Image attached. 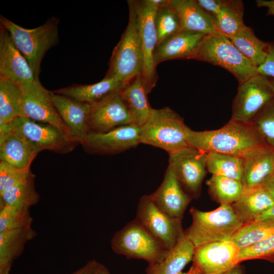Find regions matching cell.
I'll return each mask as SVG.
<instances>
[{
  "mask_svg": "<svg viewBox=\"0 0 274 274\" xmlns=\"http://www.w3.org/2000/svg\"><path fill=\"white\" fill-rule=\"evenodd\" d=\"M189 146L207 152H215L243 158L252 150L266 145L252 123L230 120L215 130L194 131L186 129Z\"/></svg>",
  "mask_w": 274,
  "mask_h": 274,
  "instance_id": "6da1fadb",
  "label": "cell"
},
{
  "mask_svg": "<svg viewBox=\"0 0 274 274\" xmlns=\"http://www.w3.org/2000/svg\"><path fill=\"white\" fill-rule=\"evenodd\" d=\"M59 19L53 16L33 28L21 27L0 15V24L9 32L14 43L27 60L35 79H39L41 64L47 51L59 43Z\"/></svg>",
  "mask_w": 274,
  "mask_h": 274,
  "instance_id": "7a4b0ae2",
  "label": "cell"
},
{
  "mask_svg": "<svg viewBox=\"0 0 274 274\" xmlns=\"http://www.w3.org/2000/svg\"><path fill=\"white\" fill-rule=\"evenodd\" d=\"M190 213L192 222L185 233L195 248L213 242L230 241L244 224L232 204H221L210 212L192 208Z\"/></svg>",
  "mask_w": 274,
  "mask_h": 274,
  "instance_id": "3957f363",
  "label": "cell"
},
{
  "mask_svg": "<svg viewBox=\"0 0 274 274\" xmlns=\"http://www.w3.org/2000/svg\"><path fill=\"white\" fill-rule=\"evenodd\" d=\"M127 25L114 48L105 77L113 78L126 84L141 75L143 54L138 27L135 1H128Z\"/></svg>",
  "mask_w": 274,
  "mask_h": 274,
  "instance_id": "277c9868",
  "label": "cell"
},
{
  "mask_svg": "<svg viewBox=\"0 0 274 274\" xmlns=\"http://www.w3.org/2000/svg\"><path fill=\"white\" fill-rule=\"evenodd\" d=\"M192 59L220 66L231 73L241 84L258 75L254 66L229 38L215 31L207 35Z\"/></svg>",
  "mask_w": 274,
  "mask_h": 274,
  "instance_id": "5b68a950",
  "label": "cell"
},
{
  "mask_svg": "<svg viewBox=\"0 0 274 274\" xmlns=\"http://www.w3.org/2000/svg\"><path fill=\"white\" fill-rule=\"evenodd\" d=\"M188 126L177 113L169 107L153 109L147 122L140 127L141 143L161 148L168 153L189 146Z\"/></svg>",
  "mask_w": 274,
  "mask_h": 274,
  "instance_id": "8992f818",
  "label": "cell"
},
{
  "mask_svg": "<svg viewBox=\"0 0 274 274\" xmlns=\"http://www.w3.org/2000/svg\"><path fill=\"white\" fill-rule=\"evenodd\" d=\"M111 245L115 253L146 260L149 264L160 262L170 251L135 219L114 234Z\"/></svg>",
  "mask_w": 274,
  "mask_h": 274,
  "instance_id": "52a82bcc",
  "label": "cell"
},
{
  "mask_svg": "<svg viewBox=\"0 0 274 274\" xmlns=\"http://www.w3.org/2000/svg\"><path fill=\"white\" fill-rule=\"evenodd\" d=\"M8 125L28 142L37 154L44 150L67 154L79 145L57 127L27 117H19Z\"/></svg>",
  "mask_w": 274,
  "mask_h": 274,
  "instance_id": "ba28073f",
  "label": "cell"
},
{
  "mask_svg": "<svg viewBox=\"0 0 274 274\" xmlns=\"http://www.w3.org/2000/svg\"><path fill=\"white\" fill-rule=\"evenodd\" d=\"M274 93L268 78L258 74L239 84L233 102L231 120L251 123L271 100Z\"/></svg>",
  "mask_w": 274,
  "mask_h": 274,
  "instance_id": "9c48e42d",
  "label": "cell"
},
{
  "mask_svg": "<svg viewBox=\"0 0 274 274\" xmlns=\"http://www.w3.org/2000/svg\"><path fill=\"white\" fill-rule=\"evenodd\" d=\"M137 23L143 54L141 77L148 93L155 86L158 75L153 60V52L157 44L154 16L158 7L151 0L135 1Z\"/></svg>",
  "mask_w": 274,
  "mask_h": 274,
  "instance_id": "30bf717a",
  "label": "cell"
},
{
  "mask_svg": "<svg viewBox=\"0 0 274 274\" xmlns=\"http://www.w3.org/2000/svg\"><path fill=\"white\" fill-rule=\"evenodd\" d=\"M208 152L187 146L168 153V165L191 197L199 195L206 174Z\"/></svg>",
  "mask_w": 274,
  "mask_h": 274,
  "instance_id": "8fae6325",
  "label": "cell"
},
{
  "mask_svg": "<svg viewBox=\"0 0 274 274\" xmlns=\"http://www.w3.org/2000/svg\"><path fill=\"white\" fill-rule=\"evenodd\" d=\"M136 220L171 250L184 233L181 220L160 210L149 195H144L138 205Z\"/></svg>",
  "mask_w": 274,
  "mask_h": 274,
  "instance_id": "7c38bea8",
  "label": "cell"
},
{
  "mask_svg": "<svg viewBox=\"0 0 274 274\" xmlns=\"http://www.w3.org/2000/svg\"><path fill=\"white\" fill-rule=\"evenodd\" d=\"M20 86L23 95L24 116L37 122L52 124L71 138L68 128L54 107L50 91L42 85L40 80L35 79Z\"/></svg>",
  "mask_w": 274,
  "mask_h": 274,
  "instance_id": "4fadbf2b",
  "label": "cell"
},
{
  "mask_svg": "<svg viewBox=\"0 0 274 274\" xmlns=\"http://www.w3.org/2000/svg\"><path fill=\"white\" fill-rule=\"evenodd\" d=\"M140 127L132 124L102 133L89 132L81 144L88 153L113 155L135 148L141 143Z\"/></svg>",
  "mask_w": 274,
  "mask_h": 274,
  "instance_id": "5bb4252c",
  "label": "cell"
},
{
  "mask_svg": "<svg viewBox=\"0 0 274 274\" xmlns=\"http://www.w3.org/2000/svg\"><path fill=\"white\" fill-rule=\"evenodd\" d=\"M239 251L231 241L207 244L195 248L193 264L202 274H222L239 264Z\"/></svg>",
  "mask_w": 274,
  "mask_h": 274,
  "instance_id": "9a60e30c",
  "label": "cell"
},
{
  "mask_svg": "<svg viewBox=\"0 0 274 274\" xmlns=\"http://www.w3.org/2000/svg\"><path fill=\"white\" fill-rule=\"evenodd\" d=\"M132 124L131 116L120 94L115 92L91 105L89 132L102 133Z\"/></svg>",
  "mask_w": 274,
  "mask_h": 274,
  "instance_id": "2e32d148",
  "label": "cell"
},
{
  "mask_svg": "<svg viewBox=\"0 0 274 274\" xmlns=\"http://www.w3.org/2000/svg\"><path fill=\"white\" fill-rule=\"evenodd\" d=\"M0 76L20 85L32 82L33 73L8 31L0 24Z\"/></svg>",
  "mask_w": 274,
  "mask_h": 274,
  "instance_id": "e0dca14e",
  "label": "cell"
},
{
  "mask_svg": "<svg viewBox=\"0 0 274 274\" xmlns=\"http://www.w3.org/2000/svg\"><path fill=\"white\" fill-rule=\"evenodd\" d=\"M54 107L68 128L72 139L81 145L89 132L88 120L91 105L79 102L50 91Z\"/></svg>",
  "mask_w": 274,
  "mask_h": 274,
  "instance_id": "ac0fdd59",
  "label": "cell"
},
{
  "mask_svg": "<svg viewBox=\"0 0 274 274\" xmlns=\"http://www.w3.org/2000/svg\"><path fill=\"white\" fill-rule=\"evenodd\" d=\"M149 196L160 210L181 220L191 199L169 166L159 187Z\"/></svg>",
  "mask_w": 274,
  "mask_h": 274,
  "instance_id": "d6986e66",
  "label": "cell"
},
{
  "mask_svg": "<svg viewBox=\"0 0 274 274\" xmlns=\"http://www.w3.org/2000/svg\"><path fill=\"white\" fill-rule=\"evenodd\" d=\"M207 35L191 31H180L165 39L155 49V65L164 61L192 59Z\"/></svg>",
  "mask_w": 274,
  "mask_h": 274,
  "instance_id": "ffe728a7",
  "label": "cell"
},
{
  "mask_svg": "<svg viewBox=\"0 0 274 274\" xmlns=\"http://www.w3.org/2000/svg\"><path fill=\"white\" fill-rule=\"evenodd\" d=\"M37 155L28 143L8 125L0 126V161L19 169L30 168Z\"/></svg>",
  "mask_w": 274,
  "mask_h": 274,
  "instance_id": "44dd1931",
  "label": "cell"
},
{
  "mask_svg": "<svg viewBox=\"0 0 274 274\" xmlns=\"http://www.w3.org/2000/svg\"><path fill=\"white\" fill-rule=\"evenodd\" d=\"M245 189L264 184L274 176V149L264 145L246 155L243 158Z\"/></svg>",
  "mask_w": 274,
  "mask_h": 274,
  "instance_id": "7402d4cb",
  "label": "cell"
},
{
  "mask_svg": "<svg viewBox=\"0 0 274 274\" xmlns=\"http://www.w3.org/2000/svg\"><path fill=\"white\" fill-rule=\"evenodd\" d=\"M177 13L180 31H191L208 35L216 30L212 16L195 0H169Z\"/></svg>",
  "mask_w": 274,
  "mask_h": 274,
  "instance_id": "603a6c76",
  "label": "cell"
},
{
  "mask_svg": "<svg viewBox=\"0 0 274 274\" xmlns=\"http://www.w3.org/2000/svg\"><path fill=\"white\" fill-rule=\"evenodd\" d=\"M234 212L244 224L255 221L274 204V200L262 184L245 189L240 198L231 204Z\"/></svg>",
  "mask_w": 274,
  "mask_h": 274,
  "instance_id": "cb8c5ba5",
  "label": "cell"
},
{
  "mask_svg": "<svg viewBox=\"0 0 274 274\" xmlns=\"http://www.w3.org/2000/svg\"><path fill=\"white\" fill-rule=\"evenodd\" d=\"M125 84L116 79L105 77L96 83L85 85L74 84L53 92L91 105L120 91Z\"/></svg>",
  "mask_w": 274,
  "mask_h": 274,
  "instance_id": "d4e9b609",
  "label": "cell"
},
{
  "mask_svg": "<svg viewBox=\"0 0 274 274\" xmlns=\"http://www.w3.org/2000/svg\"><path fill=\"white\" fill-rule=\"evenodd\" d=\"M148 92L141 75L126 83L120 94L132 120V124L141 127L147 122L153 108L147 98Z\"/></svg>",
  "mask_w": 274,
  "mask_h": 274,
  "instance_id": "484cf974",
  "label": "cell"
},
{
  "mask_svg": "<svg viewBox=\"0 0 274 274\" xmlns=\"http://www.w3.org/2000/svg\"><path fill=\"white\" fill-rule=\"evenodd\" d=\"M36 235L32 228L0 232V274L10 273L14 260Z\"/></svg>",
  "mask_w": 274,
  "mask_h": 274,
  "instance_id": "4316f807",
  "label": "cell"
},
{
  "mask_svg": "<svg viewBox=\"0 0 274 274\" xmlns=\"http://www.w3.org/2000/svg\"><path fill=\"white\" fill-rule=\"evenodd\" d=\"M195 248L188 238L185 231L174 248L160 262L149 264L147 274H179L193 259Z\"/></svg>",
  "mask_w": 274,
  "mask_h": 274,
  "instance_id": "83f0119b",
  "label": "cell"
},
{
  "mask_svg": "<svg viewBox=\"0 0 274 274\" xmlns=\"http://www.w3.org/2000/svg\"><path fill=\"white\" fill-rule=\"evenodd\" d=\"M24 116L23 95L20 84L0 76V126Z\"/></svg>",
  "mask_w": 274,
  "mask_h": 274,
  "instance_id": "f1b7e54d",
  "label": "cell"
},
{
  "mask_svg": "<svg viewBox=\"0 0 274 274\" xmlns=\"http://www.w3.org/2000/svg\"><path fill=\"white\" fill-rule=\"evenodd\" d=\"M240 52L256 67L263 63L268 43L258 39L253 30L245 25L236 34L228 37Z\"/></svg>",
  "mask_w": 274,
  "mask_h": 274,
  "instance_id": "f546056e",
  "label": "cell"
},
{
  "mask_svg": "<svg viewBox=\"0 0 274 274\" xmlns=\"http://www.w3.org/2000/svg\"><path fill=\"white\" fill-rule=\"evenodd\" d=\"M35 179V176L32 174L26 180L1 192V207L6 205L29 209L36 204L39 194L36 190Z\"/></svg>",
  "mask_w": 274,
  "mask_h": 274,
  "instance_id": "4dcf8cb0",
  "label": "cell"
},
{
  "mask_svg": "<svg viewBox=\"0 0 274 274\" xmlns=\"http://www.w3.org/2000/svg\"><path fill=\"white\" fill-rule=\"evenodd\" d=\"M243 17L244 5L242 1L224 0L219 13L213 20L216 30L230 37L245 26Z\"/></svg>",
  "mask_w": 274,
  "mask_h": 274,
  "instance_id": "1f68e13d",
  "label": "cell"
},
{
  "mask_svg": "<svg viewBox=\"0 0 274 274\" xmlns=\"http://www.w3.org/2000/svg\"><path fill=\"white\" fill-rule=\"evenodd\" d=\"M207 168L212 175L223 176L243 181V158L215 152H208Z\"/></svg>",
  "mask_w": 274,
  "mask_h": 274,
  "instance_id": "d6a6232c",
  "label": "cell"
},
{
  "mask_svg": "<svg viewBox=\"0 0 274 274\" xmlns=\"http://www.w3.org/2000/svg\"><path fill=\"white\" fill-rule=\"evenodd\" d=\"M274 235V219L256 220L243 224L230 240L240 249Z\"/></svg>",
  "mask_w": 274,
  "mask_h": 274,
  "instance_id": "836d02e7",
  "label": "cell"
},
{
  "mask_svg": "<svg viewBox=\"0 0 274 274\" xmlns=\"http://www.w3.org/2000/svg\"><path fill=\"white\" fill-rule=\"evenodd\" d=\"M206 183L212 196L221 204L233 203L245 191L242 181L223 176L212 175Z\"/></svg>",
  "mask_w": 274,
  "mask_h": 274,
  "instance_id": "e575fe53",
  "label": "cell"
},
{
  "mask_svg": "<svg viewBox=\"0 0 274 274\" xmlns=\"http://www.w3.org/2000/svg\"><path fill=\"white\" fill-rule=\"evenodd\" d=\"M154 24L157 35V46L167 38L180 31V19L169 1L167 4L157 8Z\"/></svg>",
  "mask_w": 274,
  "mask_h": 274,
  "instance_id": "d590c367",
  "label": "cell"
},
{
  "mask_svg": "<svg viewBox=\"0 0 274 274\" xmlns=\"http://www.w3.org/2000/svg\"><path fill=\"white\" fill-rule=\"evenodd\" d=\"M29 209L6 205L1 206L0 232L31 228L33 219Z\"/></svg>",
  "mask_w": 274,
  "mask_h": 274,
  "instance_id": "8d00e7d4",
  "label": "cell"
},
{
  "mask_svg": "<svg viewBox=\"0 0 274 274\" xmlns=\"http://www.w3.org/2000/svg\"><path fill=\"white\" fill-rule=\"evenodd\" d=\"M251 123L260 134L266 145L274 149V99L266 105Z\"/></svg>",
  "mask_w": 274,
  "mask_h": 274,
  "instance_id": "74e56055",
  "label": "cell"
},
{
  "mask_svg": "<svg viewBox=\"0 0 274 274\" xmlns=\"http://www.w3.org/2000/svg\"><path fill=\"white\" fill-rule=\"evenodd\" d=\"M257 259L274 263V235L240 249L239 263L245 260Z\"/></svg>",
  "mask_w": 274,
  "mask_h": 274,
  "instance_id": "f35d334b",
  "label": "cell"
},
{
  "mask_svg": "<svg viewBox=\"0 0 274 274\" xmlns=\"http://www.w3.org/2000/svg\"><path fill=\"white\" fill-rule=\"evenodd\" d=\"M32 174L30 168L19 169L0 161V193L26 180Z\"/></svg>",
  "mask_w": 274,
  "mask_h": 274,
  "instance_id": "ab89813d",
  "label": "cell"
},
{
  "mask_svg": "<svg viewBox=\"0 0 274 274\" xmlns=\"http://www.w3.org/2000/svg\"><path fill=\"white\" fill-rule=\"evenodd\" d=\"M259 74L274 79V43H268L266 58L261 65L257 67Z\"/></svg>",
  "mask_w": 274,
  "mask_h": 274,
  "instance_id": "60d3db41",
  "label": "cell"
},
{
  "mask_svg": "<svg viewBox=\"0 0 274 274\" xmlns=\"http://www.w3.org/2000/svg\"><path fill=\"white\" fill-rule=\"evenodd\" d=\"M224 0H197L199 5L213 18L219 13L223 3Z\"/></svg>",
  "mask_w": 274,
  "mask_h": 274,
  "instance_id": "b9f144b4",
  "label": "cell"
},
{
  "mask_svg": "<svg viewBox=\"0 0 274 274\" xmlns=\"http://www.w3.org/2000/svg\"><path fill=\"white\" fill-rule=\"evenodd\" d=\"M98 264L99 262L96 260H90L72 274H94Z\"/></svg>",
  "mask_w": 274,
  "mask_h": 274,
  "instance_id": "7bdbcfd3",
  "label": "cell"
},
{
  "mask_svg": "<svg viewBox=\"0 0 274 274\" xmlns=\"http://www.w3.org/2000/svg\"><path fill=\"white\" fill-rule=\"evenodd\" d=\"M256 3L258 7L267 8V14L274 16V0H256Z\"/></svg>",
  "mask_w": 274,
  "mask_h": 274,
  "instance_id": "ee69618b",
  "label": "cell"
},
{
  "mask_svg": "<svg viewBox=\"0 0 274 274\" xmlns=\"http://www.w3.org/2000/svg\"><path fill=\"white\" fill-rule=\"evenodd\" d=\"M266 219H274V204L268 210L260 215L256 220Z\"/></svg>",
  "mask_w": 274,
  "mask_h": 274,
  "instance_id": "f6af8a7d",
  "label": "cell"
},
{
  "mask_svg": "<svg viewBox=\"0 0 274 274\" xmlns=\"http://www.w3.org/2000/svg\"><path fill=\"white\" fill-rule=\"evenodd\" d=\"M263 185L274 200V176L268 180Z\"/></svg>",
  "mask_w": 274,
  "mask_h": 274,
  "instance_id": "bcb514c9",
  "label": "cell"
},
{
  "mask_svg": "<svg viewBox=\"0 0 274 274\" xmlns=\"http://www.w3.org/2000/svg\"><path fill=\"white\" fill-rule=\"evenodd\" d=\"M94 274H110V273L103 264L99 263Z\"/></svg>",
  "mask_w": 274,
  "mask_h": 274,
  "instance_id": "7dc6e473",
  "label": "cell"
},
{
  "mask_svg": "<svg viewBox=\"0 0 274 274\" xmlns=\"http://www.w3.org/2000/svg\"><path fill=\"white\" fill-rule=\"evenodd\" d=\"M179 274H202V273L197 267L192 264L188 271L186 272H181Z\"/></svg>",
  "mask_w": 274,
  "mask_h": 274,
  "instance_id": "c3c4849f",
  "label": "cell"
},
{
  "mask_svg": "<svg viewBox=\"0 0 274 274\" xmlns=\"http://www.w3.org/2000/svg\"><path fill=\"white\" fill-rule=\"evenodd\" d=\"M222 274H243V271L239 264Z\"/></svg>",
  "mask_w": 274,
  "mask_h": 274,
  "instance_id": "681fc988",
  "label": "cell"
},
{
  "mask_svg": "<svg viewBox=\"0 0 274 274\" xmlns=\"http://www.w3.org/2000/svg\"><path fill=\"white\" fill-rule=\"evenodd\" d=\"M267 78H268V81H269V85L270 86V87L272 89V91L274 93V79L269 78V77H267Z\"/></svg>",
  "mask_w": 274,
  "mask_h": 274,
  "instance_id": "f907efd6",
  "label": "cell"
}]
</instances>
